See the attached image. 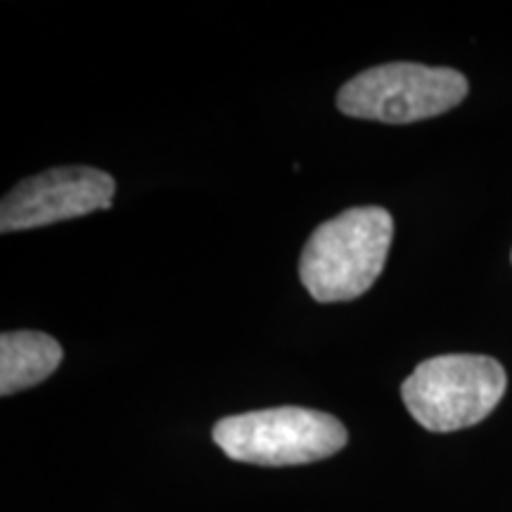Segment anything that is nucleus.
<instances>
[{
    "label": "nucleus",
    "instance_id": "f257e3e1",
    "mask_svg": "<svg viewBox=\"0 0 512 512\" xmlns=\"http://www.w3.org/2000/svg\"><path fill=\"white\" fill-rule=\"evenodd\" d=\"M394 238L382 207H354L320 223L299 259V278L320 304L351 302L380 278Z\"/></svg>",
    "mask_w": 512,
    "mask_h": 512
},
{
    "label": "nucleus",
    "instance_id": "20e7f679",
    "mask_svg": "<svg viewBox=\"0 0 512 512\" xmlns=\"http://www.w3.org/2000/svg\"><path fill=\"white\" fill-rule=\"evenodd\" d=\"M467 91L470 83L451 67L389 62L344 83L337 93V107L347 117L413 124L453 110L465 100Z\"/></svg>",
    "mask_w": 512,
    "mask_h": 512
},
{
    "label": "nucleus",
    "instance_id": "423d86ee",
    "mask_svg": "<svg viewBox=\"0 0 512 512\" xmlns=\"http://www.w3.org/2000/svg\"><path fill=\"white\" fill-rule=\"evenodd\" d=\"M60 363V342L46 332H3L0 335V394H17L48 380Z\"/></svg>",
    "mask_w": 512,
    "mask_h": 512
},
{
    "label": "nucleus",
    "instance_id": "7ed1b4c3",
    "mask_svg": "<svg viewBox=\"0 0 512 512\" xmlns=\"http://www.w3.org/2000/svg\"><path fill=\"white\" fill-rule=\"evenodd\" d=\"M347 427L328 413L302 406L230 415L214 425V441L240 463L285 467L325 460L347 446Z\"/></svg>",
    "mask_w": 512,
    "mask_h": 512
},
{
    "label": "nucleus",
    "instance_id": "f03ea898",
    "mask_svg": "<svg viewBox=\"0 0 512 512\" xmlns=\"http://www.w3.org/2000/svg\"><path fill=\"white\" fill-rule=\"evenodd\" d=\"M508 375L501 363L479 354H446L422 361L403 382L408 413L430 432L477 425L501 403Z\"/></svg>",
    "mask_w": 512,
    "mask_h": 512
},
{
    "label": "nucleus",
    "instance_id": "39448f33",
    "mask_svg": "<svg viewBox=\"0 0 512 512\" xmlns=\"http://www.w3.org/2000/svg\"><path fill=\"white\" fill-rule=\"evenodd\" d=\"M114 178L93 166H60L24 178L0 204V230H31L110 209Z\"/></svg>",
    "mask_w": 512,
    "mask_h": 512
}]
</instances>
